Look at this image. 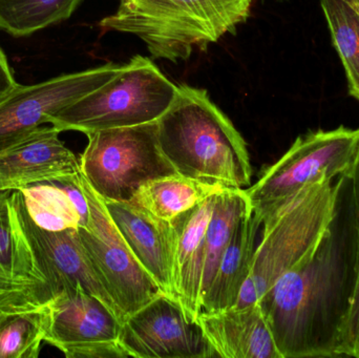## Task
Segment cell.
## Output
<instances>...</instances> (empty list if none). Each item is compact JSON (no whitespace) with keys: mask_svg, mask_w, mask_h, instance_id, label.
I'll return each instance as SVG.
<instances>
[{"mask_svg":"<svg viewBox=\"0 0 359 358\" xmlns=\"http://www.w3.org/2000/svg\"><path fill=\"white\" fill-rule=\"evenodd\" d=\"M359 267V223L349 174L313 254L285 273L257 304L282 358L339 357Z\"/></svg>","mask_w":359,"mask_h":358,"instance_id":"1","label":"cell"},{"mask_svg":"<svg viewBox=\"0 0 359 358\" xmlns=\"http://www.w3.org/2000/svg\"><path fill=\"white\" fill-rule=\"evenodd\" d=\"M157 123L162 151L181 176L225 188L250 185L246 142L207 90L180 85Z\"/></svg>","mask_w":359,"mask_h":358,"instance_id":"2","label":"cell"},{"mask_svg":"<svg viewBox=\"0 0 359 358\" xmlns=\"http://www.w3.org/2000/svg\"><path fill=\"white\" fill-rule=\"evenodd\" d=\"M253 0H119L100 21L103 33L140 38L154 58L186 61L194 48L206 50L226 34H236L250 16Z\"/></svg>","mask_w":359,"mask_h":358,"instance_id":"3","label":"cell"},{"mask_svg":"<svg viewBox=\"0 0 359 358\" xmlns=\"http://www.w3.org/2000/svg\"><path fill=\"white\" fill-rule=\"evenodd\" d=\"M339 186V177L318 181L263 221L262 240L234 307L257 304L285 273L313 254L334 216Z\"/></svg>","mask_w":359,"mask_h":358,"instance_id":"4","label":"cell"},{"mask_svg":"<svg viewBox=\"0 0 359 358\" xmlns=\"http://www.w3.org/2000/svg\"><path fill=\"white\" fill-rule=\"evenodd\" d=\"M178 88L153 61L137 55L107 83L50 115L48 123L86 135L151 123L170 109Z\"/></svg>","mask_w":359,"mask_h":358,"instance_id":"5","label":"cell"},{"mask_svg":"<svg viewBox=\"0 0 359 358\" xmlns=\"http://www.w3.org/2000/svg\"><path fill=\"white\" fill-rule=\"evenodd\" d=\"M358 156L359 128L312 130L297 137L245 193L263 222L306 187L349 174Z\"/></svg>","mask_w":359,"mask_h":358,"instance_id":"6","label":"cell"},{"mask_svg":"<svg viewBox=\"0 0 359 358\" xmlns=\"http://www.w3.org/2000/svg\"><path fill=\"white\" fill-rule=\"evenodd\" d=\"M81 174L105 202H130L145 183L178 174L162 151L157 121L86 134Z\"/></svg>","mask_w":359,"mask_h":358,"instance_id":"7","label":"cell"},{"mask_svg":"<svg viewBox=\"0 0 359 358\" xmlns=\"http://www.w3.org/2000/svg\"><path fill=\"white\" fill-rule=\"evenodd\" d=\"M78 182L90 210L88 224L77 229L78 235L124 321L162 291L139 264L109 216L104 201L81 172Z\"/></svg>","mask_w":359,"mask_h":358,"instance_id":"8","label":"cell"},{"mask_svg":"<svg viewBox=\"0 0 359 358\" xmlns=\"http://www.w3.org/2000/svg\"><path fill=\"white\" fill-rule=\"evenodd\" d=\"M119 344L128 357H217L198 319L163 292L124 319Z\"/></svg>","mask_w":359,"mask_h":358,"instance_id":"9","label":"cell"},{"mask_svg":"<svg viewBox=\"0 0 359 358\" xmlns=\"http://www.w3.org/2000/svg\"><path fill=\"white\" fill-rule=\"evenodd\" d=\"M59 294L23 231L13 191H0V317L43 308Z\"/></svg>","mask_w":359,"mask_h":358,"instance_id":"10","label":"cell"},{"mask_svg":"<svg viewBox=\"0 0 359 358\" xmlns=\"http://www.w3.org/2000/svg\"><path fill=\"white\" fill-rule=\"evenodd\" d=\"M121 67L109 63L33 85L18 84L0 102V151L17 144L48 123V118L53 113L107 83Z\"/></svg>","mask_w":359,"mask_h":358,"instance_id":"11","label":"cell"},{"mask_svg":"<svg viewBox=\"0 0 359 358\" xmlns=\"http://www.w3.org/2000/svg\"><path fill=\"white\" fill-rule=\"evenodd\" d=\"M13 199L32 248L48 269L60 294L65 290L82 288L100 298L123 322L119 309L86 254L77 229L53 231L42 228L29 216L20 191H13Z\"/></svg>","mask_w":359,"mask_h":358,"instance_id":"12","label":"cell"},{"mask_svg":"<svg viewBox=\"0 0 359 358\" xmlns=\"http://www.w3.org/2000/svg\"><path fill=\"white\" fill-rule=\"evenodd\" d=\"M122 319L104 302L82 288L65 290L50 304L44 343L65 357L81 358L90 347L119 342Z\"/></svg>","mask_w":359,"mask_h":358,"instance_id":"13","label":"cell"},{"mask_svg":"<svg viewBox=\"0 0 359 358\" xmlns=\"http://www.w3.org/2000/svg\"><path fill=\"white\" fill-rule=\"evenodd\" d=\"M55 126H40L23 140L0 151V191L73 178L81 172L80 160L59 138Z\"/></svg>","mask_w":359,"mask_h":358,"instance_id":"14","label":"cell"},{"mask_svg":"<svg viewBox=\"0 0 359 358\" xmlns=\"http://www.w3.org/2000/svg\"><path fill=\"white\" fill-rule=\"evenodd\" d=\"M104 203L109 216L139 264L163 294L176 298V235L172 223L155 218L128 202Z\"/></svg>","mask_w":359,"mask_h":358,"instance_id":"15","label":"cell"},{"mask_svg":"<svg viewBox=\"0 0 359 358\" xmlns=\"http://www.w3.org/2000/svg\"><path fill=\"white\" fill-rule=\"evenodd\" d=\"M198 319L217 357L282 358L257 303L201 312Z\"/></svg>","mask_w":359,"mask_h":358,"instance_id":"16","label":"cell"},{"mask_svg":"<svg viewBox=\"0 0 359 358\" xmlns=\"http://www.w3.org/2000/svg\"><path fill=\"white\" fill-rule=\"evenodd\" d=\"M215 195L172 221L176 235L174 261L176 298L185 312L194 319H198L202 312L205 235L212 214Z\"/></svg>","mask_w":359,"mask_h":358,"instance_id":"17","label":"cell"},{"mask_svg":"<svg viewBox=\"0 0 359 358\" xmlns=\"http://www.w3.org/2000/svg\"><path fill=\"white\" fill-rule=\"evenodd\" d=\"M262 225L261 218L252 208L238 221L217 273L203 296L202 312H219L236 306L250 273Z\"/></svg>","mask_w":359,"mask_h":358,"instance_id":"18","label":"cell"},{"mask_svg":"<svg viewBox=\"0 0 359 358\" xmlns=\"http://www.w3.org/2000/svg\"><path fill=\"white\" fill-rule=\"evenodd\" d=\"M78 176L35 183L21 189L25 207L36 224L53 231L86 226L90 210Z\"/></svg>","mask_w":359,"mask_h":358,"instance_id":"19","label":"cell"},{"mask_svg":"<svg viewBox=\"0 0 359 358\" xmlns=\"http://www.w3.org/2000/svg\"><path fill=\"white\" fill-rule=\"evenodd\" d=\"M225 189L177 174L143 184L128 203L155 218L172 222L207 198Z\"/></svg>","mask_w":359,"mask_h":358,"instance_id":"20","label":"cell"},{"mask_svg":"<svg viewBox=\"0 0 359 358\" xmlns=\"http://www.w3.org/2000/svg\"><path fill=\"white\" fill-rule=\"evenodd\" d=\"M251 208L245 189L225 188L215 195L212 214L205 235L202 298L217 273L238 221Z\"/></svg>","mask_w":359,"mask_h":358,"instance_id":"21","label":"cell"},{"mask_svg":"<svg viewBox=\"0 0 359 358\" xmlns=\"http://www.w3.org/2000/svg\"><path fill=\"white\" fill-rule=\"evenodd\" d=\"M82 0H0V31L27 37L67 20Z\"/></svg>","mask_w":359,"mask_h":358,"instance_id":"22","label":"cell"},{"mask_svg":"<svg viewBox=\"0 0 359 358\" xmlns=\"http://www.w3.org/2000/svg\"><path fill=\"white\" fill-rule=\"evenodd\" d=\"M347 75L349 92L359 101V12L348 0H320Z\"/></svg>","mask_w":359,"mask_h":358,"instance_id":"23","label":"cell"},{"mask_svg":"<svg viewBox=\"0 0 359 358\" xmlns=\"http://www.w3.org/2000/svg\"><path fill=\"white\" fill-rule=\"evenodd\" d=\"M50 307L0 317V358H37L48 329Z\"/></svg>","mask_w":359,"mask_h":358,"instance_id":"24","label":"cell"},{"mask_svg":"<svg viewBox=\"0 0 359 358\" xmlns=\"http://www.w3.org/2000/svg\"><path fill=\"white\" fill-rule=\"evenodd\" d=\"M349 176L353 187L359 223V156L358 162ZM339 353V357L359 358V267L358 282H356L351 307L341 329Z\"/></svg>","mask_w":359,"mask_h":358,"instance_id":"25","label":"cell"},{"mask_svg":"<svg viewBox=\"0 0 359 358\" xmlns=\"http://www.w3.org/2000/svg\"><path fill=\"white\" fill-rule=\"evenodd\" d=\"M18 86L6 55L0 48V102L4 100Z\"/></svg>","mask_w":359,"mask_h":358,"instance_id":"26","label":"cell"},{"mask_svg":"<svg viewBox=\"0 0 359 358\" xmlns=\"http://www.w3.org/2000/svg\"><path fill=\"white\" fill-rule=\"evenodd\" d=\"M359 12V0H348Z\"/></svg>","mask_w":359,"mask_h":358,"instance_id":"27","label":"cell"}]
</instances>
